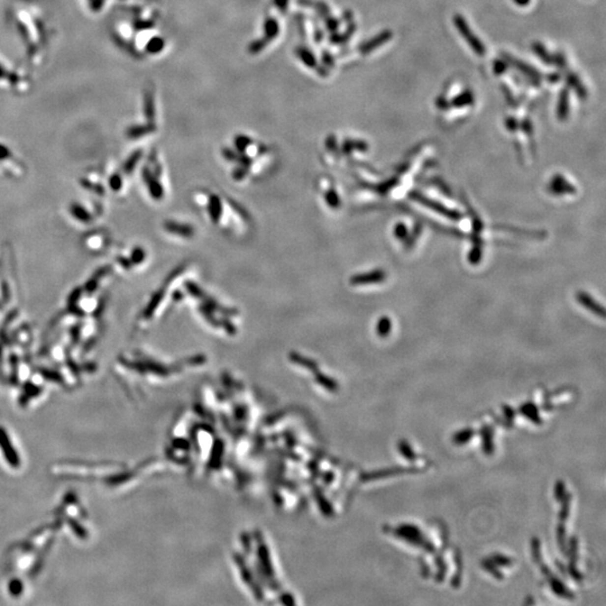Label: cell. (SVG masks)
I'll return each mask as SVG.
<instances>
[{
	"label": "cell",
	"instance_id": "cell-1",
	"mask_svg": "<svg viewBox=\"0 0 606 606\" xmlns=\"http://www.w3.org/2000/svg\"><path fill=\"white\" fill-rule=\"evenodd\" d=\"M454 23L456 29H458L459 34L466 39L467 44H468L475 53L477 55H484L486 49L483 43L479 41L478 37L473 33V30L469 29L468 24L465 21V18L461 15H456L454 17Z\"/></svg>",
	"mask_w": 606,
	"mask_h": 606
},
{
	"label": "cell",
	"instance_id": "cell-2",
	"mask_svg": "<svg viewBox=\"0 0 606 606\" xmlns=\"http://www.w3.org/2000/svg\"><path fill=\"white\" fill-rule=\"evenodd\" d=\"M504 57H505V60L506 61H508L509 63H511V64H512L513 66H516V69H518L519 71H521L522 73L529 75V77L532 78V79H539V78H540V73H539L536 69H533V67H531V66L528 65V64H525V63H523V62L517 60V58H511L510 55H506L505 54Z\"/></svg>",
	"mask_w": 606,
	"mask_h": 606
},
{
	"label": "cell",
	"instance_id": "cell-3",
	"mask_svg": "<svg viewBox=\"0 0 606 606\" xmlns=\"http://www.w3.org/2000/svg\"><path fill=\"white\" fill-rule=\"evenodd\" d=\"M0 446L2 447V449L3 451H5V454L7 456V459L9 461L10 464L13 466H18L19 461H18L17 455H16L15 453L13 454V449H11L10 442L9 440H8L7 434L6 433H3V431L1 430H0Z\"/></svg>",
	"mask_w": 606,
	"mask_h": 606
},
{
	"label": "cell",
	"instance_id": "cell-4",
	"mask_svg": "<svg viewBox=\"0 0 606 606\" xmlns=\"http://www.w3.org/2000/svg\"><path fill=\"white\" fill-rule=\"evenodd\" d=\"M568 100H569V99H568L567 90H564L560 93L559 102H558V108H557V115H558V118H559V119H565V118L567 117L568 110H569Z\"/></svg>",
	"mask_w": 606,
	"mask_h": 606
},
{
	"label": "cell",
	"instance_id": "cell-5",
	"mask_svg": "<svg viewBox=\"0 0 606 606\" xmlns=\"http://www.w3.org/2000/svg\"><path fill=\"white\" fill-rule=\"evenodd\" d=\"M390 37H392V33H389V31H385V33L378 35V36L376 37L373 42L367 43L365 46H363V50L365 49V51H364V52H368V51L373 50L374 47L384 44V43H385Z\"/></svg>",
	"mask_w": 606,
	"mask_h": 606
},
{
	"label": "cell",
	"instance_id": "cell-6",
	"mask_svg": "<svg viewBox=\"0 0 606 606\" xmlns=\"http://www.w3.org/2000/svg\"><path fill=\"white\" fill-rule=\"evenodd\" d=\"M568 81L570 82V85H572L573 88L575 89V91L577 92L578 96H579L580 98H583V99L586 98V90H585V88L583 87V85H581V82L578 80V79L575 77V75L570 74L569 77H568Z\"/></svg>",
	"mask_w": 606,
	"mask_h": 606
},
{
	"label": "cell",
	"instance_id": "cell-7",
	"mask_svg": "<svg viewBox=\"0 0 606 606\" xmlns=\"http://www.w3.org/2000/svg\"><path fill=\"white\" fill-rule=\"evenodd\" d=\"M533 51L537 53L538 57L540 58L542 61H545L546 63H552L551 57H550L549 53L547 52V50L541 44H539V43L533 44Z\"/></svg>",
	"mask_w": 606,
	"mask_h": 606
},
{
	"label": "cell",
	"instance_id": "cell-8",
	"mask_svg": "<svg viewBox=\"0 0 606 606\" xmlns=\"http://www.w3.org/2000/svg\"><path fill=\"white\" fill-rule=\"evenodd\" d=\"M470 102H473V96H471L470 93L467 92L465 94H462V96L457 97L456 99H455V100H453V104H451V105L456 106V107H462V106H465V105H469Z\"/></svg>",
	"mask_w": 606,
	"mask_h": 606
},
{
	"label": "cell",
	"instance_id": "cell-9",
	"mask_svg": "<svg viewBox=\"0 0 606 606\" xmlns=\"http://www.w3.org/2000/svg\"><path fill=\"white\" fill-rule=\"evenodd\" d=\"M514 1H516L518 5H520V6H525V5H528L530 0H514Z\"/></svg>",
	"mask_w": 606,
	"mask_h": 606
}]
</instances>
